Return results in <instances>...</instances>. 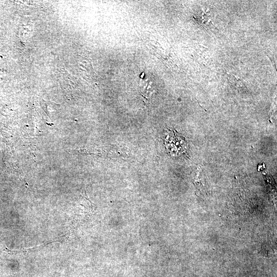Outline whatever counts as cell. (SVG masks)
Returning a JSON list of instances; mask_svg holds the SVG:
<instances>
[{
    "instance_id": "6da1fadb",
    "label": "cell",
    "mask_w": 277,
    "mask_h": 277,
    "mask_svg": "<svg viewBox=\"0 0 277 277\" xmlns=\"http://www.w3.org/2000/svg\"><path fill=\"white\" fill-rule=\"evenodd\" d=\"M163 140L167 149L172 155L180 156L186 152L187 142L176 131L168 129Z\"/></svg>"
}]
</instances>
